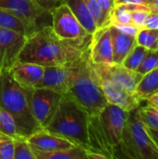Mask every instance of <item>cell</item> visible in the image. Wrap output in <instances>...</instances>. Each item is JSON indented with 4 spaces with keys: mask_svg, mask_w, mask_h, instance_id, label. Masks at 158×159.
Masks as SVG:
<instances>
[{
    "mask_svg": "<svg viewBox=\"0 0 158 159\" xmlns=\"http://www.w3.org/2000/svg\"><path fill=\"white\" fill-rule=\"evenodd\" d=\"M137 45L148 49L158 48V29H141L135 36Z\"/></svg>",
    "mask_w": 158,
    "mask_h": 159,
    "instance_id": "603a6c76",
    "label": "cell"
},
{
    "mask_svg": "<svg viewBox=\"0 0 158 159\" xmlns=\"http://www.w3.org/2000/svg\"><path fill=\"white\" fill-rule=\"evenodd\" d=\"M89 59L93 63H114L110 26L98 28L91 35Z\"/></svg>",
    "mask_w": 158,
    "mask_h": 159,
    "instance_id": "5bb4252c",
    "label": "cell"
},
{
    "mask_svg": "<svg viewBox=\"0 0 158 159\" xmlns=\"http://www.w3.org/2000/svg\"><path fill=\"white\" fill-rule=\"evenodd\" d=\"M136 111L140 119L147 129L158 130V108L156 106L147 102L146 105L140 106Z\"/></svg>",
    "mask_w": 158,
    "mask_h": 159,
    "instance_id": "7402d4cb",
    "label": "cell"
},
{
    "mask_svg": "<svg viewBox=\"0 0 158 159\" xmlns=\"http://www.w3.org/2000/svg\"><path fill=\"white\" fill-rule=\"evenodd\" d=\"M84 1L97 24V28H101L103 26H110V22L105 17V15L103 14L97 0H84Z\"/></svg>",
    "mask_w": 158,
    "mask_h": 159,
    "instance_id": "83f0119b",
    "label": "cell"
},
{
    "mask_svg": "<svg viewBox=\"0 0 158 159\" xmlns=\"http://www.w3.org/2000/svg\"><path fill=\"white\" fill-rule=\"evenodd\" d=\"M0 8H4L26 20L35 29H39L40 20L49 14L35 0H0Z\"/></svg>",
    "mask_w": 158,
    "mask_h": 159,
    "instance_id": "4fadbf2b",
    "label": "cell"
},
{
    "mask_svg": "<svg viewBox=\"0 0 158 159\" xmlns=\"http://www.w3.org/2000/svg\"><path fill=\"white\" fill-rule=\"evenodd\" d=\"M147 7L153 13L158 14V0H148Z\"/></svg>",
    "mask_w": 158,
    "mask_h": 159,
    "instance_id": "8d00e7d4",
    "label": "cell"
},
{
    "mask_svg": "<svg viewBox=\"0 0 158 159\" xmlns=\"http://www.w3.org/2000/svg\"><path fill=\"white\" fill-rule=\"evenodd\" d=\"M27 37L17 32L0 28V75L8 71L19 60Z\"/></svg>",
    "mask_w": 158,
    "mask_h": 159,
    "instance_id": "8fae6325",
    "label": "cell"
},
{
    "mask_svg": "<svg viewBox=\"0 0 158 159\" xmlns=\"http://www.w3.org/2000/svg\"><path fill=\"white\" fill-rule=\"evenodd\" d=\"M149 132L151 134V136L153 137V139L155 140V142L158 145V130H154V129H149Z\"/></svg>",
    "mask_w": 158,
    "mask_h": 159,
    "instance_id": "f35d334b",
    "label": "cell"
},
{
    "mask_svg": "<svg viewBox=\"0 0 158 159\" xmlns=\"http://www.w3.org/2000/svg\"><path fill=\"white\" fill-rule=\"evenodd\" d=\"M117 149L126 158L158 159V145L136 110L129 113Z\"/></svg>",
    "mask_w": 158,
    "mask_h": 159,
    "instance_id": "5b68a950",
    "label": "cell"
},
{
    "mask_svg": "<svg viewBox=\"0 0 158 159\" xmlns=\"http://www.w3.org/2000/svg\"><path fill=\"white\" fill-rule=\"evenodd\" d=\"M158 91V67L145 74L140 81L136 93L146 101L148 97Z\"/></svg>",
    "mask_w": 158,
    "mask_h": 159,
    "instance_id": "44dd1931",
    "label": "cell"
},
{
    "mask_svg": "<svg viewBox=\"0 0 158 159\" xmlns=\"http://www.w3.org/2000/svg\"><path fill=\"white\" fill-rule=\"evenodd\" d=\"M32 147V146H31ZM35 159H88L87 150L80 146H73L68 149L45 152L32 147Z\"/></svg>",
    "mask_w": 158,
    "mask_h": 159,
    "instance_id": "ffe728a7",
    "label": "cell"
},
{
    "mask_svg": "<svg viewBox=\"0 0 158 159\" xmlns=\"http://www.w3.org/2000/svg\"><path fill=\"white\" fill-rule=\"evenodd\" d=\"M35 1L45 10L50 12L54 7L60 6L61 4H63L65 0H35Z\"/></svg>",
    "mask_w": 158,
    "mask_h": 159,
    "instance_id": "836d02e7",
    "label": "cell"
},
{
    "mask_svg": "<svg viewBox=\"0 0 158 159\" xmlns=\"http://www.w3.org/2000/svg\"><path fill=\"white\" fill-rule=\"evenodd\" d=\"M13 159H35L27 137L22 135L14 137Z\"/></svg>",
    "mask_w": 158,
    "mask_h": 159,
    "instance_id": "d4e9b609",
    "label": "cell"
},
{
    "mask_svg": "<svg viewBox=\"0 0 158 159\" xmlns=\"http://www.w3.org/2000/svg\"><path fill=\"white\" fill-rule=\"evenodd\" d=\"M110 30L113 45V62L122 64L130 50L137 45L136 38L121 33L112 25H110Z\"/></svg>",
    "mask_w": 158,
    "mask_h": 159,
    "instance_id": "e0dca14e",
    "label": "cell"
},
{
    "mask_svg": "<svg viewBox=\"0 0 158 159\" xmlns=\"http://www.w3.org/2000/svg\"><path fill=\"white\" fill-rule=\"evenodd\" d=\"M88 113L74 99L63 95L54 117L45 129L74 145L90 151L88 136Z\"/></svg>",
    "mask_w": 158,
    "mask_h": 159,
    "instance_id": "7a4b0ae2",
    "label": "cell"
},
{
    "mask_svg": "<svg viewBox=\"0 0 158 159\" xmlns=\"http://www.w3.org/2000/svg\"><path fill=\"white\" fill-rule=\"evenodd\" d=\"M0 129L5 133L14 137L20 135L18 131L13 116L0 104Z\"/></svg>",
    "mask_w": 158,
    "mask_h": 159,
    "instance_id": "4316f807",
    "label": "cell"
},
{
    "mask_svg": "<svg viewBox=\"0 0 158 159\" xmlns=\"http://www.w3.org/2000/svg\"><path fill=\"white\" fill-rule=\"evenodd\" d=\"M26 89L31 111L35 121L42 129L47 128L54 117L63 95L45 87Z\"/></svg>",
    "mask_w": 158,
    "mask_h": 159,
    "instance_id": "8992f818",
    "label": "cell"
},
{
    "mask_svg": "<svg viewBox=\"0 0 158 159\" xmlns=\"http://www.w3.org/2000/svg\"><path fill=\"white\" fill-rule=\"evenodd\" d=\"M145 28H149V29H158V14L156 13H153L151 12L146 24H145Z\"/></svg>",
    "mask_w": 158,
    "mask_h": 159,
    "instance_id": "e575fe53",
    "label": "cell"
},
{
    "mask_svg": "<svg viewBox=\"0 0 158 159\" xmlns=\"http://www.w3.org/2000/svg\"><path fill=\"white\" fill-rule=\"evenodd\" d=\"M14 138L0 129V159H13Z\"/></svg>",
    "mask_w": 158,
    "mask_h": 159,
    "instance_id": "f546056e",
    "label": "cell"
},
{
    "mask_svg": "<svg viewBox=\"0 0 158 159\" xmlns=\"http://www.w3.org/2000/svg\"><path fill=\"white\" fill-rule=\"evenodd\" d=\"M83 57L80 58L79 60L62 65L45 67L44 75L40 87L48 88L56 90L57 92L62 95H66L76 75L78 74Z\"/></svg>",
    "mask_w": 158,
    "mask_h": 159,
    "instance_id": "ba28073f",
    "label": "cell"
},
{
    "mask_svg": "<svg viewBox=\"0 0 158 159\" xmlns=\"http://www.w3.org/2000/svg\"><path fill=\"white\" fill-rule=\"evenodd\" d=\"M129 4L142 5V6L147 7L148 0H115V5H129Z\"/></svg>",
    "mask_w": 158,
    "mask_h": 159,
    "instance_id": "d590c367",
    "label": "cell"
},
{
    "mask_svg": "<svg viewBox=\"0 0 158 159\" xmlns=\"http://www.w3.org/2000/svg\"><path fill=\"white\" fill-rule=\"evenodd\" d=\"M147 102H150L152 104H154L155 106H156L158 108V91L155 92L154 94H152L150 97L147 98Z\"/></svg>",
    "mask_w": 158,
    "mask_h": 159,
    "instance_id": "74e56055",
    "label": "cell"
},
{
    "mask_svg": "<svg viewBox=\"0 0 158 159\" xmlns=\"http://www.w3.org/2000/svg\"><path fill=\"white\" fill-rule=\"evenodd\" d=\"M0 28L11 30L25 36H29L37 30L26 20L4 8H0Z\"/></svg>",
    "mask_w": 158,
    "mask_h": 159,
    "instance_id": "ac0fdd59",
    "label": "cell"
},
{
    "mask_svg": "<svg viewBox=\"0 0 158 159\" xmlns=\"http://www.w3.org/2000/svg\"><path fill=\"white\" fill-rule=\"evenodd\" d=\"M103 14L105 15V17L107 18V20L110 22V17H111V13L114 9L115 7V0H97Z\"/></svg>",
    "mask_w": 158,
    "mask_h": 159,
    "instance_id": "1f68e13d",
    "label": "cell"
},
{
    "mask_svg": "<svg viewBox=\"0 0 158 159\" xmlns=\"http://www.w3.org/2000/svg\"><path fill=\"white\" fill-rule=\"evenodd\" d=\"M158 67V48L149 49L144 59L142 60L141 65L137 69V72L144 75L145 74L151 72L152 70Z\"/></svg>",
    "mask_w": 158,
    "mask_h": 159,
    "instance_id": "f1b7e54d",
    "label": "cell"
},
{
    "mask_svg": "<svg viewBox=\"0 0 158 159\" xmlns=\"http://www.w3.org/2000/svg\"><path fill=\"white\" fill-rule=\"evenodd\" d=\"M148 50L149 49L144 48V47H142L140 45H136L130 50V52L128 54V56L125 58L122 64L125 67L137 72V69L141 65V63H142V60L144 59L145 55L147 54Z\"/></svg>",
    "mask_w": 158,
    "mask_h": 159,
    "instance_id": "cb8c5ba5",
    "label": "cell"
},
{
    "mask_svg": "<svg viewBox=\"0 0 158 159\" xmlns=\"http://www.w3.org/2000/svg\"><path fill=\"white\" fill-rule=\"evenodd\" d=\"M112 26L115 27L121 33L126 34L128 35H131V36H136L138 32L140 31V29L133 24H116V25H112Z\"/></svg>",
    "mask_w": 158,
    "mask_h": 159,
    "instance_id": "d6a6232c",
    "label": "cell"
},
{
    "mask_svg": "<svg viewBox=\"0 0 158 159\" xmlns=\"http://www.w3.org/2000/svg\"><path fill=\"white\" fill-rule=\"evenodd\" d=\"M132 24L131 11L125 5H115L110 17V25Z\"/></svg>",
    "mask_w": 158,
    "mask_h": 159,
    "instance_id": "484cf974",
    "label": "cell"
},
{
    "mask_svg": "<svg viewBox=\"0 0 158 159\" xmlns=\"http://www.w3.org/2000/svg\"><path fill=\"white\" fill-rule=\"evenodd\" d=\"M27 140L32 147L45 152L68 149L74 146L70 141L54 134L46 129H40L34 131L27 137Z\"/></svg>",
    "mask_w": 158,
    "mask_h": 159,
    "instance_id": "2e32d148",
    "label": "cell"
},
{
    "mask_svg": "<svg viewBox=\"0 0 158 159\" xmlns=\"http://www.w3.org/2000/svg\"><path fill=\"white\" fill-rule=\"evenodd\" d=\"M97 76L108 103L117 105L128 112H132L139 108L142 102H144L143 99L140 97L136 92H129L115 85L110 80L101 77L98 75Z\"/></svg>",
    "mask_w": 158,
    "mask_h": 159,
    "instance_id": "7c38bea8",
    "label": "cell"
},
{
    "mask_svg": "<svg viewBox=\"0 0 158 159\" xmlns=\"http://www.w3.org/2000/svg\"><path fill=\"white\" fill-rule=\"evenodd\" d=\"M0 104L13 116L20 135L28 137L42 129L32 114L27 89L13 79L9 71L0 75Z\"/></svg>",
    "mask_w": 158,
    "mask_h": 159,
    "instance_id": "3957f363",
    "label": "cell"
},
{
    "mask_svg": "<svg viewBox=\"0 0 158 159\" xmlns=\"http://www.w3.org/2000/svg\"><path fill=\"white\" fill-rule=\"evenodd\" d=\"M92 65L99 76L106 78L119 88L132 93L136 92L137 87L143 76L140 73L125 67L123 64L92 62Z\"/></svg>",
    "mask_w": 158,
    "mask_h": 159,
    "instance_id": "30bf717a",
    "label": "cell"
},
{
    "mask_svg": "<svg viewBox=\"0 0 158 159\" xmlns=\"http://www.w3.org/2000/svg\"><path fill=\"white\" fill-rule=\"evenodd\" d=\"M66 95L74 99L89 116H98L108 104L89 59V51L83 57L78 74Z\"/></svg>",
    "mask_w": 158,
    "mask_h": 159,
    "instance_id": "277c9868",
    "label": "cell"
},
{
    "mask_svg": "<svg viewBox=\"0 0 158 159\" xmlns=\"http://www.w3.org/2000/svg\"><path fill=\"white\" fill-rule=\"evenodd\" d=\"M130 112H128L117 105L108 103L98 115L99 127L109 145L117 153L124 128Z\"/></svg>",
    "mask_w": 158,
    "mask_h": 159,
    "instance_id": "52a82bcc",
    "label": "cell"
},
{
    "mask_svg": "<svg viewBox=\"0 0 158 159\" xmlns=\"http://www.w3.org/2000/svg\"><path fill=\"white\" fill-rule=\"evenodd\" d=\"M49 15L51 17V27L54 33L66 39H77L89 35L80 24L74 14L67 4L63 3L54 7Z\"/></svg>",
    "mask_w": 158,
    "mask_h": 159,
    "instance_id": "9c48e42d",
    "label": "cell"
},
{
    "mask_svg": "<svg viewBox=\"0 0 158 159\" xmlns=\"http://www.w3.org/2000/svg\"><path fill=\"white\" fill-rule=\"evenodd\" d=\"M13 79L24 89L40 87L45 67L34 62L17 61L8 70Z\"/></svg>",
    "mask_w": 158,
    "mask_h": 159,
    "instance_id": "9a60e30c",
    "label": "cell"
},
{
    "mask_svg": "<svg viewBox=\"0 0 158 159\" xmlns=\"http://www.w3.org/2000/svg\"><path fill=\"white\" fill-rule=\"evenodd\" d=\"M91 35L66 39L58 36L51 25L42 26L27 37L18 61L34 62L44 67L72 62L89 50Z\"/></svg>",
    "mask_w": 158,
    "mask_h": 159,
    "instance_id": "6da1fadb",
    "label": "cell"
},
{
    "mask_svg": "<svg viewBox=\"0 0 158 159\" xmlns=\"http://www.w3.org/2000/svg\"><path fill=\"white\" fill-rule=\"evenodd\" d=\"M151 13V10L144 6H142L141 7L134 9L131 11V20L132 24L138 27L140 30L145 28V24L147 21V19Z\"/></svg>",
    "mask_w": 158,
    "mask_h": 159,
    "instance_id": "4dcf8cb0",
    "label": "cell"
},
{
    "mask_svg": "<svg viewBox=\"0 0 158 159\" xmlns=\"http://www.w3.org/2000/svg\"><path fill=\"white\" fill-rule=\"evenodd\" d=\"M64 3L68 5L80 24L88 34H92L98 29L97 24L84 0H65Z\"/></svg>",
    "mask_w": 158,
    "mask_h": 159,
    "instance_id": "d6986e66",
    "label": "cell"
}]
</instances>
